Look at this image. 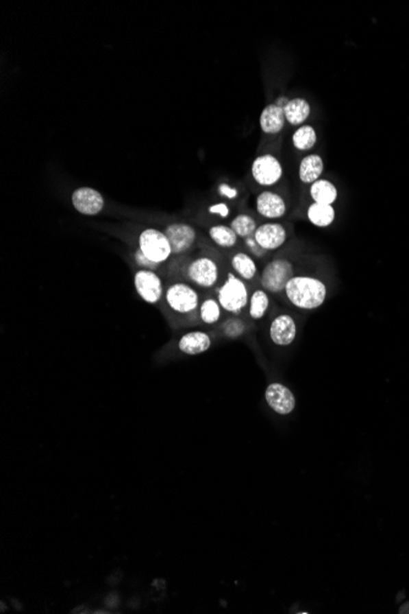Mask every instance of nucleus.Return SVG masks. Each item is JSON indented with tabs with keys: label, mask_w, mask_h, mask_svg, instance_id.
I'll use <instances>...</instances> for the list:
<instances>
[{
	"label": "nucleus",
	"mask_w": 409,
	"mask_h": 614,
	"mask_svg": "<svg viewBox=\"0 0 409 614\" xmlns=\"http://www.w3.org/2000/svg\"><path fill=\"white\" fill-rule=\"evenodd\" d=\"M249 316L253 320H261L265 318L267 310L270 308V297L265 290H256L249 298Z\"/></svg>",
	"instance_id": "nucleus-24"
},
{
	"label": "nucleus",
	"mask_w": 409,
	"mask_h": 614,
	"mask_svg": "<svg viewBox=\"0 0 409 614\" xmlns=\"http://www.w3.org/2000/svg\"><path fill=\"white\" fill-rule=\"evenodd\" d=\"M208 235H210V239L214 241L216 246L225 248V249L236 247V241L239 238L236 235V232L232 230L231 226H225V224H214L212 227H210Z\"/></svg>",
	"instance_id": "nucleus-23"
},
{
	"label": "nucleus",
	"mask_w": 409,
	"mask_h": 614,
	"mask_svg": "<svg viewBox=\"0 0 409 614\" xmlns=\"http://www.w3.org/2000/svg\"><path fill=\"white\" fill-rule=\"evenodd\" d=\"M219 194L228 198V199H236V196H238V190L231 187V185H228V184L223 183L219 185Z\"/></svg>",
	"instance_id": "nucleus-31"
},
{
	"label": "nucleus",
	"mask_w": 409,
	"mask_h": 614,
	"mask_svg": "<svg viewBox=\"0 0 409 614\" xmlns=\"http://www.w3.org/2000/svg\"><path fill=\"white\" fill-rule=\"evenodd\" d=\"M230 226L239 238H244V239L253 237V233L258 228L256 221L248 213L236 215V217L232 220Z\"/></svg>",
	"instance_id": "nucleus-25"
},
{
	"label": "nucleus",
	"mask_w": 409,
	"mask_h": 614,
	"mask_svg": "<svg viewBox=\"0 0 409 614\" xmlns=\"http://www.w3.org/2000/svg\"><path fill=\"white\" fill-rule=\"evenodd\" d=\"M286 123L283 108L276 104H267L260 113V129L266 135H276L282 132Z\"/></svg>",
	"instance_id": "nucleus-16"
},
{
	"label": "nucleus",
	"mask_w": 409,
	"mask_h": 614,
	"mask_svg": "<svg viewBox=\"0 0 409 614\" xmlns=\"http://www.w3.org/2000/svg\"><path fill=\"white\" fill-rule=\"evenodd\" d=\"M294 276V266L288 259H275L262 269L260 283L266 292L278 294L284 292Z\"/></svg>",
	"instance_id": "nucleus-3"
},
{
	"label": "nucleus",
	"mask_w": 409,
	"mask_h": 614,
	"mask_svg": "<svg viewBox=\"0 0 409 614\" xmlns=\"http://www.w3.org/2000/svg\"><path fill=\"white\" fill-rule=\"evenodd\" d=\"M290 305L301 310L320 308L327 298V286L314 276H294L284 290Z\"/></svg>",
	"instance_id": "nucleus-1"
},
{
	"label": "nucleus",
	"mask_w": 409,
	"mask_h": 614,
	"mask_svg": "<svg viewBox=\"0 0 409 614\" xmlns=\"http://www.w3.org/2000/svg\"><path fill=\"white\" fill-rule=\"evenodd\" d=\"M231 265L236 276L244 281H251L258 274V265L250 254L238 252L232 257Z\"/></svg>",
	"instance_id": "nucleus-21"
},
{
	"label": "nucleus",
	"mask_w": 409,
	"mask_h": 614,
	"mask_svg": "<svg viewBox=\"0 0 409 614\" xmlns=\"http://www.w3.org/2000/svg\"><path fill=\"white\" fill-rule=\"evenodd\" d=\"M245 244H247L249 250H250L255 257H264V255L267 253V252H265L262 248L260 247L259 244L256 243V241L253 239V237L247 238V239H245Z\"/></svg>",
	"instance_id": "nucleus-30"
},
{
	"label": "nucleus",
	"mask_w": 409,
	"mask_h": 614,
	"mask_svg": "<svg viewBox=\"0 0 409 614\" xmlns=\"http://www.w3.org/2000/svg\"><path fill=\"white\" fill-rule=\"evenodd\" d=\"M188 279L196 286L201 288H212L219 282V265L214 259L200 257L193 260L186 269Z\"/></svg>",
	"instance_id": "nucleus-8"
},
{
	"label": "nucleus",
	"mask_w": 409,
	"mask_h": 614,
	"mask_svg": "<svg viewBox=\"0 0 409 614\" xmlns=\"http://www.w3.org/2000/svg\"><path fill=\"white\" fill-rule=\"evenodd\" d=\"M288 101H289V98L284 97V96H282V97L277 98L276 102H275V104H276L277 106H280V107H282V108H283V107H284V106H286V104H288Z\"/></svg>",
	"instance_id": "nucleus-32"
},
{
	"label": "nucleus",
	"mask_w": 409,
	"mask_h": 614,
	"mask_svg": "<svg viewBox=\"0 0 409 614\" xmlns=\"http://www.w3.org/2000/svg\"><path fill=\"white\" fill-rule=\"evenodd\" d=\"M249 298L248 287L244 280L233 274H228L227 280L219 287L217 294L222 309L231 314H239L248 305Z\"/></svg>",
	"instance_id": "nucleus-2"
},
{
	"label": "nucleus",
	"mask_w": 409,
	"mask_h": 614,
	"mask_svg": "<svg viewBox=\"0 0 409 614\" xmlns=\"http://www.w3.org/2000/svg\"><path fill=\"white\" fill-rule=\"evenodd\" d=\"M306 216L310 224L319 228H326L334 224L336 210L334 205L312 202L306 210Z\"/></svg>",
	"instance_id": "nucleus-20"
},
{
	"label": "nucleus",
	"mask_w": 409,
	"mask_h": 614,
	"mask_svg": "<svg viewBox=\"0 0 409 614\" xmlns=\"http://www.w3.org/2000/svg\"><path fill=\"white\" fill-rule=\"evenodd\" d=\"M200 319L202 322L208 325H214L221 320L222 316V307L219 305V299L206 298L199 307Z\"/></svg>",
	"instance_id": "nucleus-26"
},
{
	"label": "nucleus",
	"mask_w": 409,
	"mask_h": 614,
	"mask_svg": "<svg viewBox=\"0 0 409 614\" xmlns=\"http://www.w3.org/2000/svg\"><path fill=\"white\" fill-rule=\"evenodd\" d=\"M265 401L275 414L280 416L292 414L297 406V400L293 391L287 385L272 381L267 385L265 390Z\"/></svg>",
	"instance_id": "nucleus-9"
},
{
	"label": "nucleus",
	"mask_w": 409,
	"mask_h": 614,
	"mask_svg": "<svg viewBox=\"0 0 409 614\" xmlns=\"http://www.w3.org/2000/svg\"><path fill=\"white\" fill-rule=\"evenodd\" d=\"M292 144L298 151H309L317 144V134L315 128L309 124L300 126L292 135Z\"/></svg>",
	"instance_id": "nucleus-22"
},
{
	"label": "nucleus",
	"mask_w": 409,
	"mask_h": 614,
	"mask_svg": "<svg viewBox=\"0 0 409 614\" xmlns=\"http://www.w3.org/2000/svg\"><path fill=\"white\" fill-rule=\"evenodd\" d=\"M208 213L219 215V217H228L231 213V209L225 204V202H219L208 207Z\"/></svg>",
	"instance_id": "nucleus-29"
},
{
	"label": "nucleus",
	"mask_w": 409,
	"mask_h": 614,
	"mask_svg": "<svg viewBox=\"0 0 409 614\" xmlns=\"http://www.w3.org/2000/svg\"><path fill=\"white\" fill-rule=\"evenodd\" d=\"M134 286L136 293L149 305H157L163 297V283L156 271L140 270L134 275Z\"/></svg>",
	"instance_id": "nucleus-7"
},
{
	"label": "nucleus",
	"mask_w": 409,
	"mask_h": 614,
	"mask_svg": "<svg viewBox=\"0 0 409 614\" xmlns=\"http://www.w3.org/2000/svg\"><path fill=\"white\" fill-rule=\"evenodd\" d=\"M399 613H409V603H406L399 609Z\"/></svg>",
	"instance_id": "nucleus-33"
},
{
	"label": "nucleus",
	"mask_w": 409,
	"mask_h": 614,
	"mask_svg": "<svg viewBox=\"0 0 409 614\" xmlns=\"http://www.w3.org/2000/svg\"><path fill=\"white\" fill-rule=\"evenodd\" d=\"M323 157L317 154H310L301 158L299 167H298V177L301 183L312 185L323 176Z\"/></svg>",
	"instance_id": "nucleus-17"
},
{
	"label": "nucleus",
	"mask_w": 409,
	"mask_h": 614,
	"mask_svg": "<svg viewBox=\"0 0 409 614\" xmlns=\"http://www.w3.org/2000/svg\"><path fill=\"white\" fill-rule=\"evenodd\" d=\"M166 303L174 313L188 316L200 307V297L195 288L185 282H174L166 290Z\"/></svg>",
	"instance_id": "nucleus-5"
},
{
	"label": "nucleus",
	"mask_w": 409,
	"mask_h": 614,
	"mask_svg": "<svg viewBox=\"0 0 409 614\" xmlns=\"http://www.w3.org/2000/svg\"><path fill=\"white\" fill-rule=\"evenodd\" d=\"M134 260H135V263H136L138 268L144 269V270L156 271L158 269V266H160V265L155 264L153 261H151L150 259L147 258L140 249L135 250Z\"/></svg>",
	"instance_id": "nucleus-28"
},
{
	"label": "nucleus",
	"mask_w": 409,
	"mask_h": 614,
	"mask_svg": "<svg viewBox=\"0 0 409 614\" xmlns=\"http://www.w3.org/2000/svg\"><path fill=\"white\" fill-rule=\"evenodd\" d=\"M309 194L314 202L334 205L338 199V189L329 179L320 178L310 185Z\"/></svg>",
	"instance_id": "nucleus-19"
},
{
	"label": "nucleus",
	"mask_w": 409,
	"mask_h": 614,
	"mask_svg": "<svg viewBox=\"0 0 409 614\" xmlns=\"http://www.w3.org/2000/svg\"><path fill=\"white\" fill-rule=\"evenodd\" d=\"M71 204L77 213L84 216H96L104 209V198L91 187L76 188L71 194Z\"/></svg>",
	"instance_id": "nucleus-10"
},
{
	"label": "nucleus",
	"mask_w": 409,
	"mask_h": 614,
	"mask_svg": "<svg viewBox=\"0 0 409 614\" xmlns=\"http://www.w3.org/2000/svg\"><path fill=\"white\" fill-rule=\"evenodd\" d=\"M138 249L153 261L155 264L162 265L168 261L171 255H173L171 243L168 241L164 231L157 228H145L140 232L138 238Z\"/></svg>",
	"instance_id": "nucleus-4"
},
{
	"label": "nucleus",
	"mask_w": 409,
	"mask_h": 614,
	"mask_svg": "<svg viewBox=\"0 0 409 614\" xmlns=\"http://www.w3.org/2000/svg\"><path fill=\"white\" fill-rule=\"evenodd\" d=\"M174 255H182L190 250L196 241V230L190 224L174 222L164 228Z\"/></svg>",
	"instance_id": "nucleus-13"
},
{
	"label": "nucleus",
	"mask_w": 409,
	"mask_h": 614,
	"mask_svg": "<svg viewBox=\"0 0 409 614\" xmlns=\"http://www.w3.org/2000/svg\"><path fill=\"white\" fill-rule=\"evenodd\" d=\"M283 112L288 124L300 127L309 118V115L312 113V107L306 98H292L289 99L288 104L283 107Z\"/></svg>",
	"instance_id": "nucleus-18"
},
{
	"label": "nucleus",
	"mask_w": 409,
	"mask_h": 614,
	"mask_svg": "<svg viewBox=\"0 0 409 614\" xmlns=\"http://www.w3.org/2000/svg\"><path fill=\"white\" fill-rule=\"evenodd\" d=\"M212 346V339L205 331H190L179 339L178 350L186 356H197L205 353Z\"/></svg>",
	"instance_id": "nucleus-15"
},
{
	"label": "nucleus",
	"mask_w": 409,
	"mask_h": 614,
	"mask_svg": "<svg viewBox=\"0 0 409 614\" xmlns=\"http://www.w3.org/2000/svg\"><path fill=\"white\" fill-rule=\"evenodd\" d=\"M298 335V327L289 314L277 316L269 327V336L272 344L278 347H288L294 344Z\"/></svg>",
	"instance_id": "nucleus-12"
},
{
	"label": "nucleus",
	"mask_w": 409,
	"mask_h": 614,
	"mask_svg": "<svg viewBox=\"0 0 409 614\" xmlns=\"http://www.w3.org/2000/svg\"><path fill=\"white\" fill-rule=\"evenodd\" d=\"M283 173L282 162L272 154L258 156L251 163V176L260 187L270 188L276 185L283 178Z\"/></svg>",
	"instance_id": "nucleus-6"
},
{
	"label": "nucleus",
	"mask_w": 409,
	"mask_h": 614,
	"mask_svg": "<svg viewBox=\"0 0 409 614\" xmlns=\"http://www.w3.org/2000/svg\"><path fill=\"white\" fill-rule=\"evenodd\" d=\"M245 331V324L239 319H230L223 325V333L230 339H238Z\"/></svg>",
	"instance_id": "nucleus-27"
},
{
	"label": "nucleus",
	"mask_w": 409,
	"mask_h": 614,
	"mask_svg": "<svg viewBox=\"0 0 409 614\" xmlns=\"http://www.w3.org/2000/svg\"><path fill=\"white\" fill-rule=\"evenodd\" d=\"M256 211L267 220H278L287 213V204L282 196L271 190H264L255 200Z\"/></svg>",
	"instance_id": "nucleus-14"
},
{
	"label": "nucleus",
	"mask_w": 409,
	"mask_h": 614,
	"mask_svg": "<svg viewBox=\"0 0 409 614\" xmlns=\"http://www.w3.org/2000/svg\"><path fill=\"white\" fill-rule=\"evenodd\" d=\"M287 238L286 227L278 222L260 224L253 233V239L265 252H273L283 247Z\"/></svg>",
	"instance_id": "nucleus-11"
}]
</instances>
